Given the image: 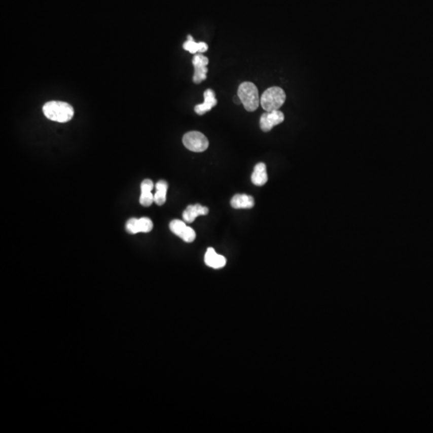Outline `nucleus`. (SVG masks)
<instances>
[{
    "label": "nucleus",
    "instance_id": "f257e3e1",
    "mask_svg": "<svg viewBox=\"0 0 433 433\" xmlns=\"http://www.w3.org/2000/svg\"><path fill=\"white\" fill-rule=\"evenodd\" d=\"M43 112L48 119L59 123L68 122L74 116L73 106L66 102H48L43 107Z\"/></svg>",
    "mask_w": 433,
    "mask_h": 433
},
{
    "label": "nucleus",
    "instance_id": "f03ea898",
    "mask_svg": "<svg viewBox=\"0 0 433 433\" xmlns=\"http://www.w3.org/2000/svg\"><path fill=\"white\" fill-rule=\"evenodd\" d=\"M286 93L280 87H270L261 96L260 104L267 112L279 110L286 101Z\"/></svg>",
    "mask_w": 433,
    "mask_h": 433
},
{
    "label": "nucleus",
    "instance_id": "7ed1b4c3",
    "mask_svg": "<svg viewBox=\"0 0 433 433\" xmlns=\"http://www.w3.org/2000/svg\"><path fill=\"white\" fill-rule=\"evenodd\" d=\"M238 96L246 111H255L260 104L259 90L253 83L243 82L241 84L238 88Z\"/></svg>",
    "mask_w": 433,
    "mask_h": 433
},
{
    "label": "nucleus",
    "instance_id": "20e7f679",
    "mask_svg": "<svg viewBox=\"0 0 433 433\" xmlns=\"http://www.w3.org/2000/svg\"><path fill=\"white\" fill-rule=\"evenodd\" d=\"M182 142L186 149L196 153L205 151L209 147L207 137L198 131H192L186 133L182 138Z\"/></svg>",
    "mask_w": 433,
    "mask_h": 433
},
{
    "label": "nucleus",
    "instance_id": "39448f33",
    "mask_svg": "<svg viewBox=\"0 0 433 433\" xmlns=\"http://www.w3.org/2000/svg\"><path fill=\"white\" fill-rule=\"evenodd\" d=\"M169 229L171 232L175 235L178 236L179 238H182L186 242L190 243L195 240V231L190 226H186L185 222L175 219L169 223Z\"/></svg>",
    "mask_w": 433,
    "mask_h": 433
},
{
    "label": "nucleus",
    "instance_id": "423d86ee",
    "mask_svg": "<svg viewBox=\"0 0 433 433\" xmlns=\"http://www.w3.org/2000/svg\"><path fill=\"white\" fill-rule=\"evenodd\" d=\"M154 228V223L149 218L141 219H132L128 220L125 226L127 232L131 234H138V233H149Z\"/></svg>",
    "mask_w": 433,
    "mask_h": 433
},
{
    "label": "nucleus",
    "instance_id": "0eeeda50",
    "mask_svg": "<svg viewBox=\"0 0 433 433\" xmlns=\"http://www.w3.org/2000/svg\"><path fill=\"white\" fill-rule=\"evenodd\" d=\"M285 117L280 110L267 112L260 118V128L263 132H269L274 126L283 122Z\"/></svg>",
    "mask_w": 433,
    "mask_h": 433
},
{
    "label": "nucleus",
    "instance_id": "6e6552de",
    "mask_svg": "<svg viewBox=\"0 0 433 433\" xmlns=\"http://www.w3.org/2000/svg\"><path fill=\"white\" fill-rule=\"evenodd\" d=\"M208 63H209V59L201 54L195 55L193 58V65L194 67L193 80L195 84H200L206 79Z\"/></svg>",
    "mask_w": 433,
    "mask_h": 433
},
{
    "label": "nucleus",
    "instance_id": "1a4fd4ad",
    "mask_svg": "<svg viewBox=\"0 0 433 433\" xmlns=\"http://www.w3.org/2000/svg\"><path fill=\"white\" fill-rule=\"evenodd\" d=\"M154 182L150 179H146L142 182L140 185V203L142 206L149 207L154 202V195L152 194V190L154 189Z\"/></svg>",
    "mask_w": 433,
    "mask_h": 433
},
{
    "label": "nucleus",
    "instance_id": "9d476101",
    "mask_svg": "<svg viewBox=\"0 0 433 433\" xmlns=\"http://www.w3.org/2000/svg\"><path fill=\"white\" fill-rule=\"evenodd\" d=\"M204 99L205 100L202 104H197L194 107L195 113L200 116L204 115L207 112L210 111L212 107L216 106V103H218L216 97H215L214 92L211 89H207L204 92Z\"/></svg>",
    "mask_w": 433,
    "mask_h": 433
},
{
    "label": "nucleus",
    "instance_id": "9b49d317",
    "mask_svg": "<svg viewBox=\"0 0 433 433\" xmlns=\"http://www.w3.org/2000/svg\"><path fill=\"white\" fill-rule=\"evenodd\" d=\"M208 213H209V209L205 206H202L200 204H196L194 205H190L183 212L182 218L185 223H194V221L200 215H207Z\"/></svg>",
    "mask_w": 433,
    "mask_h": 433
},
{
    "label": "nucleus",
    "instance_id": "f8f14e48",
    "mask_svg": "<svg viewBox=\"0 0 433 433\" xmlns=\"http://www.w3.org/2000/svg\"><path fill=\"white\" fill-rule=\"evenodd\" d=\"M205 263L213 269L223 268L226 266V259L223 255L216 254L213 248H208L205 255Z\"/></svg>",
    "mask_w": 433,
    "mask_h": 433
},
{
    "label": "nucleus",
    "instance_id": "ddd939ff",
    "mask_svg": "<svg viewBox=\"0 0 433 433\" xmlns=\"http://www.w3.org/2000/svg\"><path fill=\"white\" fill-rule=\"evenodd\" d=\"M230 205L234 209H251L255 206V199L247 194H236L230 201Z\"/></svg>",
    "mask_w": 433,
    "mask_h": 433
},
{
    "label": "nucleus",
    "instance_id": "4468645a",
    "mask_svg": "<svg viewBox=\"0 0 433 433\" xmlns=\"http://www.w3.org/2000/svg\"><path fill=\"white\" fill-rule=\"evenodd\" d=\"M268 181L267 166L264 163H259L255 165L251 176V182L254 185L257 186H263Z\"/></svg>",
    "mask_w": 433,
    "mask_h": 433
},
{
    "label": "nucleus",
    "instance_id": "2eb2a0df",
    "mask_svg": "<svg viewBox=\"0 0 433 433\" xmlns=\"http://www.w3.org/2000/svg\"><path fill=\"white\" fill-rule=\"evenodd\" d=\"M168 188H169V186L165 181H159L156 184L157 192L154 194V202L157 205H162L165 203Z\"/></svg>",
    "mask_w": 433,
    "mask_h": 433
},
{
    "label": "nucleus",
    "instance_id": "dca6fc26",
    "mask_svg": "<svg viewBox=\"0 0 433 433\" xmlns=\"http://www.w3.org/2000/svg\"><path fill=\"white\" fill-rule=\"evenodd\" d=\"M183 48L192 54H196L197 52L202 53L208 50V45L205 42H195L193 37L189 35L188 40L183 44Z\"/></svg>",
    "mask_w": 433,
    "mask_h": 433
},
{
    "label": "nucleus",
    "instance_id": "f3484780",
    "mask_svg": "<svg viewBox=\"0 0 433 433\" xmlns=\"http://www.w3.org/2000/svg\"><path fill=\"white\" fill-rule=\"evenodd\" d=\"M234 103H236L237 104H242V101L240 100L239 96L237 95V96H234Z\"/></svg>",
    "mask_w": 433,
    "mask_h": 433
}]
</instances>
